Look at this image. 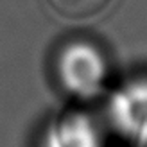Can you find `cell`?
<instances>
[{
	"instance_id": "7a4b0ae2",
	"label": "cell",
	"mask_w": 147,
	"mask_h": 147,
	"mask_svg": "<svg viewBox=\"0 0 147 147\" xmlns=\"http://www.w3.org/2000/svg\"><path fill=\"white\" fill-rule=\"evenodd\" d=\"M142 147H147V129H145V133H144V144Z\"/></svg>"
},
{
	"instance_id": "6da1fadb",
	"label": "cell",
	"mask_w": 147,
	"mask_h": 147,
	"mask_svg": "<svg viewBox=\"0 0 147 147\" xmlns=\"http://www.w3.org/2000/svg\"><path fill=\"white\" fill-rule=\"evenodd\" d=\"M111 0H49L50 7L61 16L70 20H83L99 14Z\"/></svg>"
}]
</instances>
